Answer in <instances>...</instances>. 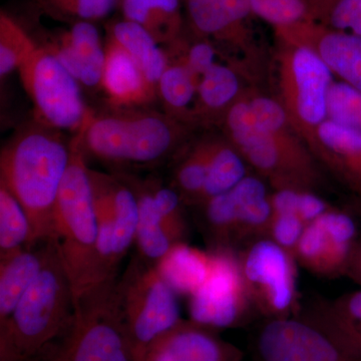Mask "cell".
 Segmentation results:
<instances>
[{"mask_svg": "<svg viewBox=\"0 0 361 361\" xmlns=\"http://www.w3.org/2000/svg\"><path fill=\"white\" fill-rule=\"evenodd\" d=\"M316 160L355 195H361V133L326 120L310 147Z\"/></svg>", "mask_w": 361, "mask_h": 361, "instance_id": "ac0fdd59", "label": "cell"}, {"mask_svg": "<svg viewBox=\"0 0 361 361\" xmlns=\"http://www.w3.org/2000/svg\"><path fill=\"white\" fill-rule=\"evenodd\" d=\"M357 266H361V239L357 240V242H356L355 250H353L350 263H349L348 269L351 267H357Z\"/></svg>", "mask_w": 361, "mask_h": 361, "instance_id": "7bdbcfd3", "label": "cell"}, {"mask_svg": "<svg viewBox=\"0 0 361 361\" xmlns=\"http://www.w3.org/2000/svg\"><path fill=\"white\" fill-rule=\"evenodd\" d=\"M247 166L243 157L227 137H213L208 174L196 206L236 186L248 175Z\"/></svg>", "mask_w": 361, "mask_h": 361, "instance_id": "f1b7e54d", "label": "cell"}, {"mask_svg": "<svg viewBox=\"0 0 361 361\" xmlns=\"http://www.w3.org/2000/svg\"><path fill=\"white\" fill-rule=\"evenodd\" d=\"M121 178L129 185L137 199L135 254L149 264L156 266L175 243L166 231L147 182L125 178V176Z\"/></svg>", "mask_w": 361, "mask_h": 361, "instance_id": "d4e9b609", "label": "cell"}, {"mask_svg": "<svg viewBox=\"0 0 361 361\" xmlns=\"http://www.w3.org/2000/svg\"><path fill=\"white\" fill-rule=\"evenodd\" d=\"M157 269L178 296L189 298L205 283L213 267V254L189 245L175 244L159 261Z\"/></svg>", "mask_w": 361, "mask_h": 361, "instance_id": "cb8c5ba5", "label": "cell"}, {"mask_svg": "<svg viewBox=\"0 0 361 361\" xmlns=\"http://www.w3.org/2000/svg\"><path fill=\"white\" fill-rule=\"evenodd\" d=\"M111 39L134 59L149 84L158 85L169 63L148 30L134 21H122L114 27Z\"/></svg>", "mask_w": 361, "mask_h": 361, "instance_id": "4316f807", "label": "cell"}, {"mask_svg": "<svg viewBox=\"0 0 361 361\" xmlns=\"http://www.w3.org/2000/svg\"><path fill=\"white\" fill-rule=\"evenodd\" d=\"M54 220L59 254L71 280L75 305L92 288L99 236L90 168L80 135L71 142L70 163L56 197Z\"/></svg>", "mask_w": 361, "mask_h": 361, "instance_id": "277c9868", "label": "cell"}, {"mask_svg": "<svg viewBox=\"0 0 361 361\" xmlns=\"http://www.w3.org/2000/svg\"><path fill=\"white\" fill-rule=\"evenodd\" d=\"M243 353L218 330L180 319L145 350L140 361H242Z\"/></svg>", "mask_w": 361, "mask_h": 361, "instance_id": "2e32d148", "label": "cell"}, {"mask_svg": "<svg viewBox=\"0 0 361 361\" xmlns=\"http://www.w3.org/2000/svg\"><path fill=\"white\" fill-rule=\"evenodd\" d=\"M272 214H294L306 225L334 208L316 192L305 190H274L270 194Z\"/></svg>", "mask_w": 361, "mask_h": 361, "instance_id": "836d02e7", "label": "cell"}, {"mask_svg": "<svg viewBox=\"0 0 361 361\" xmlns=\"http://www.w3.org/2000/svg\"><path fill=\"white\" fill-rule=\"evenodd\" d=\"M51 240L0 256V324L6 322L39 276L49 255Z\"/></svg>", "mask_w": 361, "mask_h": 361, "instance_id": "ffe728a7", "label": "cell"}, {"mask_svg": "<svg viewBox=\"0 0 361 361\" xmlns=\"http://www.w3.org/2000/svg\"><path fill=\"white\" fill-rule=\"evenodd\" d=\"M101 85L116 106L142 104L155 96V85L149 84L134 59L113 39L106 47Z\"/></svg>", "mask_w": 361, "mask_h": 361, "instance_id": "7402d4cb", "label": "cell"}, {"mask_svg": "<svg viewBox=\"0 0 361 361\" xmlns=\"http://www.w3.org/2000/svg\"><path fill=\"white\" fill-rule=\"evenodd\" d=\"M327 120L361 133V92L342 80L330 85L326 104Z\"/></svg>", "mask_w": 361, "mask_h": 361, "instance_id": "d590c367", "label": "cell"}, {"mask_svg": "<svg viewBox=\"0 0 361 361\" xmlns=\"http://www.w3.org/2000/svg\"><path fill=\"white\" fill-rule=\"evenodd\" d=\"M308 6V20L326 25L330 11L338 0H306Z\"/></svg>", "mask_w": 361, "mask_h": 361, "instance_id": "b9f144b4", "label": "cell"}, {"mask_svg": "<svg viewBox=\"0 0 361 361\" xmlns=\"http://www.w3.org/2000/svg\"><path fill=\"white\" fill-rule=\"evenodd\" d=\"M278 97L292 127L310 147L327 120L326 104L334 75L310 47L276 37Z\"/></svg>", "mask_w": 361, "mask_h": 361, "instance_id": "ba28073f", "label": "cell"}, {"mask_svg": "<svg viewBox=\"0 0 361 361\" xmlns=\"http://www.w3.org/2000/svg\"><path fill=\"white\" fill-rule=\"evenodd\" d=\"M210 251L212 270L205 283L189 297L190 319L216 330L239 326L252 306L239 253L234 249Z\"/></svg>", "mask_w": 361, "mask_h": 361, "instance_id": "7c38bea8", "label": "cell"}, {"mask_svg": "<svg viewBox=\"0 0 361 361\" xmlns=\"http://www.w3.org/2000/svg\"><path fill=\"white\" fill-rule=\"evenodd\" d=\"M37 47L8 16L0 18V75L1 78L18 70Z\"/></svg>", "mask_w": 361, "mask_h": 361, "instance_id": "e575fe53", "label": "cell"}, {"mask_svg": "<svg viewBox=\"0 0 361 361\" xmlns=\"http://www.w3.org/2000/svg\"><path fill=\"white\" fill-rule=\"evenodd\" d=\"M260 361H361L310 319H271L259 331Z\"/></svg>", "mask_w": 361, "mask_h": 361, "instance_id": "4fadbf2b", "label": "cell"}, {"mask_svg": "<svg viewBox=\"0 0 361 361\" xmlns=\"http://www.w3.org/2000/svg\"><path fill=\"white\" fill-rule=\"evenodd\" d=\"M222 125L247 165L273 190L315 192L324 185L320 164L276 97L249 90L227 111Z\"/></svg>", "mask_w": 361, "mask_h": 361, "instance_id": "6da1fadb", "label": "cell"}, {"mask_svg": "<svg viewBox=\"0 0 361 361\" xmlns=\"http://www.w3.org/2000/svg\"><path fill=\"white\" fill-rule=\"evenodd\" d=\"M75 310L73 287L58 240L51 239L39 276L0 324V361H40L66 334Z\"/></svg>", "mask_w": 361, "mask_h": 361, "instance_id": "3957f363", "label": "cell"}, {"mask_svg": "<svg viewBox=\"0 0 361 361\" xmlns=\"http://www.w3.org/2000/svg\"><path fill=\"white\" fill-rule=\"evenodd\" d=\"M306 226L294 214H272L265 238L270 239L295 257L297 245Z\"/></svg>", "mask_w": 361, "mask_h": 361, "instance_id": "74e56055", "label": "cell"}, {"mask_svg": "<svg viewBox=\"0 0 361 361\" xmlns=\"http://www.w3.org/2000/svg\"><path fill=\"white\" fill-rule=\"evenodd\" d=\"M356 244V235L338 221L306 226L295 251L297 263L319 276L346 274Z\"/></svg>", "mask_w": 361, "mask_h": 361, "instance_id": "e0dca14e", "label": "cell"}, {"mask_svg": "<svg viewBox=\"0 0 361 361\" xmlns=\"http://www.w3.org/2000/svg\"><path fill=\"white\" fill-rule=\"evenodd\" d=\"M216 54L217 51L215 47L210 42L204 40L190 47L187 56L182 59V63L189 68L199 82L204 73L215 65Z\"/></svg>", "mask_w": 361, "mask_h": 361, "instance_id": "60d3db41", "label": "cell"}, {"mask_svg": "<svg viewBox=\"0 0 361 361\" xmlns=\"http://www.w3.org/2000/svg\"><path fill=\"white\" fill-rule=\"evenodd\" d=\"M99 236L92 288L118 279V268L135 245L137 205L134 192L118 184L111 193V175L90 170Z\"/></svg>", "mask_w": 361, "mask_h": 361, "instance_id": "30bf717a", "label": "cell"}, {"mask_svg": "<svg viewBox=\"0 0 361 361\" xmlns=\"http://www.w3.org/2000/svg\"><path fill=\"white\" fill-rule=\"evenodd\" d=\"M307 319L361 357V289L320 305Z\"/></svg>", "mask_w": 361, "mask_h": 361, "instance_id": "484cf974", "label": "cell"}, {"mask_svg": "<svg viewBox=\"0 0 361 361\" xmlns=\"http://www.w3.org/2000/svg\"><path fill=\"white\" fill-rule=\"evenodd\" d=\"M346 274L361 286V266L349 268Z\"/></svg>", "mask_w": 361, "mask_h": 361, "instance_id": "f6af8a7d", "label": "cell"}, {"mask_svg": "<svg viewBox=\"0 0 361 361\" xmlns=\"http://www.w3.org/2000/svg\"><path fill=\"white\" fill-rule=\"evenodd\" d=\"M70 159L71 144L44 128L23 130L1 149L0 184L25 211L35 245L56 239L54 205Z\"/></svg>", "mask_w": 361, "mask_h": 361, "instance_id": "7a4b0ae2", "label": "cell"}, {"mask_svg": "<svg viewBox=\"0 0 361 361\" xmlns=\"http://www.w3.org/2000/svg\"><path fill=\"white\" fill-rule=\"evenodd\" d=\"M276 37L305 45L322 59L334 77L361 92V35L305 20L275 30Z\"/></svg>", "mask_w": 361, "mask_h": 361, "instance_id": "9a60e30c", "label": "cell"}, {"mask_svg": "<svg viewBox=\"0 0 361 361\" xmlns=\"http://www.w3.org/2000/svg\"><path fill=\"white\" fill-rule=\"evenodd\" d=\"M252 307L271 319L291 317L297 308V261L268 238L239 253Z\"/></svg>", "mask_w": 361, "mask_h": 361, "instance_id": "8fae6325", "label": "cell"}, {"mask_svg": "<svg viewBox=\"0 0 361 361\" xmlns=\"http://www.w3.org/2000/svg\"><path fill=\"white\" fill-rule=\"evenodd\" d=\"M18 71L42 125L78 133L84 130L92 116L85 108L78 82L49 49H35Z\"/></svg>", "mask_w": 361, "mask_h": 361, "instance_id": "9c48e42d", "label": "cell"}, {"mask_svg": "<svg viewBox=\"0 0 361 361\" xmlns=\"http://www.w3.org/2000/svg\"><path fill=\"white\" fill-rule=\"evenodd\" d=\"M254 16L277 28L308 20L306 0H248Z\"/></svg>", "mask_w": 361, "mask_h": 361, "instance_id": "8d00e7d4", "label": "cell"}, {"mask_svg": "<svg viewBox=\"0 0 361 361\" xmlns=\"http://www.w3.org/2000/svg\"><path fill=\"white\" fill-rule=\"evenodd\" d=\"M115 294L132 361L141 360L149 344L182 319L179 296L156 266L137 254L116 280Z\"/></svg>", "mask_w": 361, "mask_h": 361, "instance_id": "52a82bcc", "label": "cell"}, {"mask_svg": "<svg viewBox=\"0 0 361 361\" xmlns=\"http://www.w3.org/2000/svg\"><path fill=\"white\" fill-rule=\"evenodd\" d=\"M198 80L184 63L167 66L158 82V90L164 103L176 118L194 122L192 104L196 102Z\"/></svg>", "mask_w": 361, "mask_h": 361, "instance_id": "4dcf8cb0", "label": "cell"}, {"mask_svg": "<svg viewBox=\"0 0 361 361\" xmlns=\"http://www.w3.org/2000/svg\"><path fill=\"white\" fill-rule=\"evenodd\" d=\"M33 246L32 224L25 211L0 184V256Z\"/></svg>", "mask_w": 361, "mask_h": 361, "instance_id": "1f68e13d", "label": "cell"}, {"mask_svg": "<svg viewBox=\"0 0 361 361\" xmlns=\"http://www.w3.org/2000/svg\"><path fill=\"white\" fill-rule=\"evenodd\" d=\"M147 184L166 231L175 244L187 242L189 224L184 211V202L173 187H165L157 180H147Z\"/></svg>", "mask_w": 361, "mask_h": 361, "instance_id": "d6a6232c", "label": "cell"}, {"mask_svg": "<svg viewBox=\"0 0 361 361\" xmlns=\"http://www.w3.org/2000/svg\"><path fill=\"white\" fill-rule=\"evenodd\" d=\"M325 25L361 35V0H338L330 11Z\"/></svg>", "mask_w": 361, "mask_h": 361, "instance_id": "f35d334b", "label": "cell"}, {"mask_svg": "<svg viewBox=\"0 0 361 361\" xmlns=\"http://www.w3.org/2000/svg\"><path fill=\"white\" fill-rule=\"evenodd\" d=\"M54 2L66 13L85 20L104 18L116 4V0H54Z\"/></svg>", "mask_w": 361, "mask_h": 361, "instance_id": "ab89813d", "label": "cell"}, {"mask_svg": "<svg viewBox=\"0 0 361 361\" xmlns=\"http://www.w3.org/2000/svg\"><path fill=\"white\" fill-rule=\"evenodd\" d=\"M236 66L216 63L204 73L197 87L194 122L222 123L227 111L248 92Z\"/></svg>", "mask_w": 361, "mask_h": 361, "instance_id": "44dd1931", "label": "cell"}, {"mask_svg": "<svg viewBox=\"0 0 361 361\" xmlns=\"http://www.w3.org/2000/svg\"><path fill=\"white\" fill-rule=\"evenodd\" d=\"M116 280L78 298L70 327L40 361H132L116 300Z\"/></svg>", "mask_w": 361, "mask_h": 361, "instance_id": "8992f818", "label": "cell"}, {"mask_svg": "<svg viewBox=\"0 0 361 361\" xmlns=\"http://www.w3.org/2000/svg\"><path fill=\"white\" fill-rule=\"evenodd\" d=\"M348 211L361 217V195H355L348 203Z\"/></svg>", "mask_w": 361, "mask_h": 361, "instance_id": "ee69618b", "label": "cell"}, {"mask_svg": "<svg viewBox=\"0 0 361 361\" xmlns=\"http://www.w3.org/2000/svg\"><path fill=\"white\" fill-rule=\"evenodd\" d=\"M127 20L139 23L157 42H173L179 35L180 0H123Z\"/></svg>", "mask_w": 361, "mask_h": 361, "instance_id": "83f0119b", "label": "cell"}, {"mask_svg": "<svg viewBox=\"0 0 361 361\" xmlns=\"http://www.w3.org/2000/svg\"><path fill=\"white\" fill-rule=\"evenodd\" d=\"M213 137L197 142L176 168L173 188L186 206L195 207L200 199L208 174Z\"/></svg>", "mask_w": 361, "mask_h": 361, "instance_id": "f546056e", "label": "cell"}, {"mask_svg": "<svg viewBox=\"0 0 361 361\" xmlns=\"http://www.w3.org/2000/svg\"><path fill=\"white\" fill-rule=\"evenodd\" d=\"M186 134L171 116L157 114L90 118L78 133L84 149L118 165L148 166L166 160Z\"/></svg>", "mask_w": 361, "mask_h": 361, "instance_id": "5b68a950", "label": "cell"}, {"mask_svg": "<svg viewBox=\"0 0 361 361\" xmlns=\"http://www.w3.org/2000/svg\"><path fill=\"white\" fill-rule=\"evenodd\" d=\"M51 51L80 84L90 87L101 85L106 49L102 47L97 28L90 23L73 25Z\"/></svg>", "mask_w": 361, "mask_h": 361, "instance_id": "d6986e66", "label": "cell"}, {"mask_svg": "<svg viewBox=\"0 0 361 361\" xmlns=\"http://www.w3.org/2000/svg\"><path fill=\"white\" fill-rule=\"evenodd\" d=\"M229 192L236 214L235 247L265 238L272 208L262 178L248 174Z\"/></svg>", "mask_w": 361, "mask_h": 361, "instance_id": "603a6c76", "label": "cell"}, {"mask_svg": "<svg viewBox=\"0 0 361 361\" xmlns=\"http://www.w3.org/2000/svg\"><path fill=\"white\" fill-rule=\"evenodd\" d=\"M187 7L190 21L199 35L228 45L244 56L247 63L260 59L248 0H187Z\"/></svg>", "mask_w": 361, "mask_h": 361, "instance_id": "5bb4252c", "label": "cell"}]
</instances>
